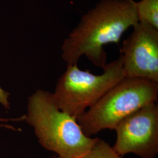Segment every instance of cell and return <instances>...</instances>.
<instances>
[{"mask_svg": "<svg viewBox=\"0 0 158 158\" xmlns=\"http://www.w3.org/2000/svg\"><path fill=\"white\" fill-rule=\"evenodd\" d=\"M134 0H100L84 14L64 40L62 59L77 64L85 56L94 65L107 64L104 46L118 44L125 32L139 22Z\"/></svg>", "mask_w": 158, "mask_h": 158, "instance_id": "6da1fadb", "label": "cell"}, {"mask_svg": "<svg viewBox=\"0 0 158 158\" xmlns=\"http://www.w3.org/2000/svg\"><path fill=\"white\" fill-rule=\"evenodd\" d=\"M135 5L138 21L158 29V0H140Z\"/></svg>", "mask_w": 158, "mask_h": 158, "instance_id": "52a82bcc", "label": "cell"}, {"mask_svg": "<svg viewBox=\"0 0 158 158\" xmlns=\"http://www.w3.org/2000/svg\"><path fill=\"white\" fill-rule=\"evenodd\" d=\"M158 83L125 77L77 118L84 134L91 137L104 130H114L130 114L157 102Z\"/></svg>", "mask_w": 158, "mask_h": 158, "instance_id": "3957f363", "label": "cell"}, {"mask_svg": "<svg viewBox=\"0 0 158 158\" xmlns=\"http://www.w3.org/2000/svg\"><path fill=\"white\" fill-rule=\"evenodd\" d=\"M9 102V94L0 85V104L6 105Z\"/></svg>", "mask_w": 158, "mask_h": 158, "instance_id": "30bf717a", "label": "cell"}, {"mask_svg": "<svg viewBox=\"0 0 158 158\" xmlns=\"http://www.w3.org/2000/svg\"><path fill=\"white\" fill-rule=\"evenodd\" d=\"M59 158V157H57V158Z\"/></svg>", "mask_w": 158, "mask_h": 158, "instance_id": "8fae6325", "label": "cell"}, {"mask_svg": "<svg viewBox=\"0 0 158 158\" xmlns=\"http://www.w3.org/2000/svg\"><path fill=\"white\" fill-rule=\"evenodd\" d=\"M83 158H123V156L116 152L113 147L98 138L94 146Z\"/></svg>", "mask_w": 158, "mask_h": 158, "instance_id": "ba28073f", "label": "cell"}, {"mask_svg": "<svg viewBox=\"0 0 158 158\" xmlns=\"http://www.w3.org/2000/svg\"><path fill=\"white\" fill-rule=\"evenodd\" d=\"M132 28L120 49L125 77L158 83V29L140 21Z\"/></svg>", "mask_w": 158, "mask_h": 158, "instance_id": "8992f818", "label": "cell"}, {"mask_svg": "<svg viewBox=\"0 0 158 158\" xmlns=\"http://www.w3.org/2000/svg\"><path fill=\"white\" fill-rule=\"evenodd\" d=\"M23 120H24V116L15 118H4L0 117V127H4L9 130H15V127L8 124V123L10 121H19Z\"/></svg>", "mask_w": 158, "mask_h": 158, "instance_id": "9c48e42d", "label": "cell"}, {"mask_svg": "<svg viewBox=\"0 0 158 158\" xmlns=\"http://www.w3.org/2000/svg\"><path fill=\"white\" fill-rule=\"evenodd\" d=\"M40 145L60 158H83L98 138L85 135L77 119L60 110L52 94L36 90L29 97L23 115Z\"/></svg>", "mask_w": 158, "mask_h": 158, "instance_id": "7a4b0ae2", "label": "cell"}, {"mask_svg": "<svg viewBox=\"0 0 158 158\" xmlns=\"http://www.w3.org/2000/svg\"><path fill=\"white\" fill-rule=\"evenodd\" d=\"M114 150L121 156L134 153L141 158H154L158 152V105L149 104L119 123Z\"/></svg>", "mask_w": 158, "mask_h": 158, "instance_id": "5b68a950", "label": "cell"}, {"mask_svg": "<svg viewBox=\"0 0 158 158\" xmlns=\"http://www.w3.org/2000/svg\"><path fill=\"white\" fill-rule=\"evenodd\" d=\"M102 69V73L94 74L77 64L67 65L52 93L57 107L77 119L125 77L121 55Z\"/></svg>", "mask_w": 158, "mask_h": 158, "instance_id": "277c9868", "label": "cell"}]
</instances>
